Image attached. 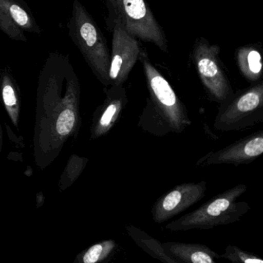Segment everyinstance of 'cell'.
I'll return each mask as SVG.
<instances>
[{
  "label": "cell",
  "mask_w": 263,
  "mask_h": 263,
  "mask_svg": "<svg viewBox=\"0 0 263 263\" xmlns=\"http://www.w3.org/2000/svg\"><path fill=\"white\" fill-rule=\"evenodd\" d=\"M81 89L69 55L49 53L38 77L33 138L35 164L44 170L68 141H76L82 125Z\"/></svg>",
  "instance_id": "6da1fadb"
},
{
  "label": "cell",
  "mask_w": 263,
  "mask_h": 263,
  "mask_svg": "<svg viewBox=\"0 0 263 263\" xmlns=\"http://www.w3.org/2000/svg\"><path fill=\"white\" fill-rule=\"evenodd\" d=\"M138 59L144 69L149 97L140 115L138 127L158 138L182 133L192 125L185 105L144 50L141 49Z\"/></svg>",
  "instance_id": "7a4b0ae2"
},
{
  "label": "cell",
  "mask_w": 263,
  "mask_h": 263,
  "mask_svg": "<svg viewBox=\"0 0 263 263\" xmlns=\"http://www.w3.org/2000/svg\"><path fill=\"white\" fill-rule=\"evenodd\" d=\"M67 30L97 79L104 87H108L110 53L107 41L91 15L79 0L73 1Z\"/></svg>",
  "instance_id": "3957f363"
},
{
  "label": "cell",
  "mask_w": 263,
  "mask_h": 263,
  "mask_svg": "<svg viewBox=\"0 0 263 263\" xmlns=\"http://www.w3.org/2000/svg\"><path fill=\"white\" fill-rule=\"evenodd\" d=\"M246 191V184H237L215 195L195 210L171 221L165 229L172 232L208 230L237 222L251 209L247 202L238 200Z\"/></svg>",
  "instance_id": "277c9868"
},
{
  "label": "cell",
  "mask_w": 263,
  "mask_h": 263,
  "mask_svg": "<svg viewBox=\"0 0 263 263\" xmlns=\"http://www.w3.org/2000/svg\"><path fill=\"white\" fill-rule=\"evenodd\" d=\"M262 121L263 84L258 83L220 103L213 126L220 132H238Z\"/></svg>",
  "instance_id": "5b68a950"
},
{
  "label": "cell",
  "mask_w": 263,
  "mask_h": 263,
  "mask_svg": "<svg viewBox=\"0 0 263 263\" xmlns=\"http://www.w3.org/2000/svg\"><path fill=\"white\" fill-rule=\"evenodd\" d=\"M110 16L118 18L127 33L167 51L165 34L144 0H105Z\"/></svg>",
  "instance_id": "8992f818"
},
{
  "label": "cell",
  "mask_w": 263,
  "mask_h": 263,
  "mask_svg": "<svg viewBox=\"0 0 263 263\" xmlns=\"http://www.w3.org/2000/svg\"><path fill=\"white\" fill-rule=\"evenodd\" d=\"M219 47L201 38L195 44L193 60L203 85L213 101L221 103L233 90L221 65Z\"/></svg>",
  "instance_id": "52a82bcc"
},
{
  "label": "cell",
  "mask_w": 263,
  "mask_h": 263,
  "mask_svg": "<svg viewBox=\"0 0 263 263\" xmlns=\"http://www.w3.org/2000/svg\"><path fill=\"white\" fill-rule=\"evenodd\" d=\"M110 18L113 21L109 70L110 86L123 85L138 60L141 47L136 38L126 31L117 16H110Z\"/></svg>",
  "instance_id": "ba28073f"
},
{
  "label": "cell",
  "mask_w": 263,
  "mask_h": 263,
  "mask_svg": "<svg viewBox=\"0 0 263 263\" xmlns=\"http://www.w3.org/2000/svg\"><path fill=\"white\" fill-rule=\"evenodd\" d=\"M207 191V183H182L160 197L152 206L154 222L161 224L201 201Z\"/></svg>",
  "instance_id": "9c48e42d"
},
{
  "label": "cell",
  "mask_w": 263,
  "mask_h": 263,
  "mask_svg": "<svg viewBox=\"0 0 263 263\" xmlns=\"http://www.w3.org/2000/svg\"><path fill=\"white\" fill-rule=\"evenodd\" d=\"M263 153V132L261 130L240 138L232 144L206 154L196 163L198 167L217 164L238 166L253 162Z\"/></svg>",
  "instance_id": "30bf717a"
},
{
  "label": "cell",
  "mask_w": 263,
  "mask_h": 263,
  "mask_svg": "<svg viewBox=\"0 0 263 263\" xmlns=\"http://www.w3.org/2000/svg\"><path fill=\"white\" fill-rule=\"evenodd\" d=\"M0 30L12 41L27 42L25 33L40 35L42 29L24 0H0Z\"/></svg>",
  "instance_id": "8fae6325"
},
{
  "label": "cell",
  "mask_w": 263,
  "mask_h": 263,
  "mask_svg": "<svg viewBox=\"0 0 263 263\" xmlns=\"http://www.w3.org/2000/svg\"><path fill=\"white\" fill-rule=\"evenodd\" d=\"M127 103V92L123 85L108 87L104 102L93 113L90 139L97 140L106 136L121 118Z\"/></svg>",
  "instance_id": "7c38bea8"
},
{
  "label": "cell",
  "mask_w": 263,
  "mask_h": 263,
  "mask_svg": "<svg viewBox=\"0 0 263 263\" xmlns=\"http://www.w3.org/2000/svg\"><path fill=\"white\" fill-rule=\"evenodd\" d=\"M166 253L177 263H216L221 256L202 244L168 241L162 243Z\"/></svg>",
  "instance_id": "4fadbf2b"
},
{
  "label": "cell",
  "mask_w": 263,
  "mask_h": 263,
  "mask_svg": "<svg viewBox=\"0 0 263 263\" xmlns=\"http://www.w3.org/2000/svg\"><path fill=\"white\" fill-rule=\"evenodd\" d=\"M0 101L13 126L19 128L21 112V89L14 77L7 68L0 72Z\"/></svg>",
  "instance_id": "5bb4252c"
},
{
  "label": "cell",
  "mask_w": 263,
  "mask_h": 263,
  "mask_svg": "<svg viewBox=\"0 0 263 263\" xmlns=\"http://www.w3.org/2000/svg\"><path fill=\"white\" fill-rule=\"evenodd\" d=\"M125 229L127 235L135 241V244L152 258L164 263H177L174 258L166 253L162 243L159 240L134 226H126Z\"/></svg>",
  "instance_id": "9a60e30c"
},
{
  "label": "cell",
  "mask_w": 263,
  "mask_h": 263,
  "mask_svg": "<svg viewBox=\"0 0 263 263\" xmlns=\"http://www.w3.org/2000/svg\"><path fill=\"white\" fill-rule=\"evenodd\" d=\"M237 63L243 76L250 81H258L262 73L261 53L252 47H243L237 52Z\"/></svg>",
  "instance_id": "2e32d148"
},
{
  "label": "cell",
  "mask_w": 263,
  "mask_h": 263,
  "mask_svg": "<svg viewBox=\"0 0 263 263\" xmlns=\"http://www.w3.org/2000/svg\"><path fill=\"white\" fill-rule=\"evenodd\" d=\"M118 248L113 239H106L92 245L77 255L75 263H100L105 261Z\"/></svg>",
  "instance_id": "e0dca14e"
},
{
  "label": "cell",
  "mask_w": 263,
  "mask_h": 263,
  "mask_svg": "<svg viewBox=\"0 0 263 263\" xmlns=\"http://www.w3.org/2000/svg\"><path fill=\"white\" fill-rule=\"evenodd\" d=\"M88 161L89 159L87 158L81 157L75 154L70 155L65 168L58 181L60 192H64L74 184L75 181L81 176L87 167Z\"/></svg>",
  "instance_id": "ac0fdd59"
},
{
  "label": "cell",
  "mask_w": 263,
  "mask_h": 263,
  "mask_svg": "<svg viewBox=\"0 0 263 263\" xmlns=\"http://www.w3.org/2000/svg\"><path fill=\"white\" fill-rule=\"evenodd\" d=\"M221 258L229 260L235 263H262L263 259L258 255L242 250L240 248L232 245L226 247L224 253L221 254Z\"/></svg>",
  "instance_id": "d6986e66"
},
{
  "label": "cell",
  "mask_w": 263,
  "mask_h": 263,
  "mask_svg": "<svg viewBox=\"0 0 263 263\" xmlns=\"http://www.w3.org/2000/svg\"><path fill=\"white\" fill-rule=\"evenodd\" d=\"M5 127L6 129H7V135H8L9 138H10V141L13 142V144L16 145V147H25V143H24V138L23 137H20L18 138L14 133H13V130H12L11 127L5 123Z\"/></svg>",
  "instance_id": "ffe728a7"
},
{
  "label": "cell",
  "mask_w": 263,
  "mask_h": 263,
  "mask_svg": "<svg viewBox=\"0 0 263 263\" xmlns=\"http://www.w3.org/2000/svg\"><path fill=\"white\" fill-rule=\"evenodd\" d=\"M7 158H8L9 160H11V161H21V162H23V161H24L23 153L22 152H10L8 156H7Z\"/></svg>",
  "instance_id": "44dd1931"
},
{
  "label": "cell",
  "mask_w": 263,
  "mask_h": 263,
  "mask_svg": "<svg viewBox=\"0 0 263 263\" xmlns=\"http://www.w3.org/2000/svg\"><path fill=\"white\" fill-rule=\"evenodd\" d=\"M36 201L37 209L44 205V202H45V196H44L42 192H40L39 193L36 194Z\"/></svg>",
  "instance_id": "7402d4cb"
},
{
  "label": "cell",
  "mask_w": 263,
  "mask_h": 263,
  "mask_svg": "<svg viewBox=\"0 0 263 263\" xmlns=\"http://www.w3.org/2000/svg\"><path fill=\"white\" fill-rule=\"evenodd\" d=\"M3 145H4V132H3V127L0 121V155L2 153Z\"/></svg>",
  "instance_id": "603a6c76"
}]
</instances>
